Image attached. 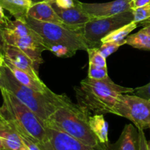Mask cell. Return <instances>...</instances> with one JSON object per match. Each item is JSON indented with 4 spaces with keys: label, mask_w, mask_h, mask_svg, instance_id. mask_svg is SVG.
Masks as SVG:
<instances>
[{
    "label": "cell",
    "mask_w": 150,
    "mask_h": 150,
    "mask_svg": "<svg viewBox=\"0 0 150 150\" xmlns=\"http://www.w3.org/2000/svg\"><path fill=\"white\" fill-rule=\"evenodd\" d=\"M78 103L95 114H112L117 98L122 94L133 93L134 89L120 86L109 76L96 80L87 76L74 88Z\"/></svg>",
    "instance_id": "obj_1"
},
{
    "label": "cell",
    "mask_w": 150,
    "mask_h": 150,
    "mask_svg": "<svg viewBox=\"0 0 150 150\" xmlns=\"http://www.w3.org/2000/svg\"><path fill=\"white\" fill-rule=\"evenodd\" d=\"M0 89L16 96L40 119L44 125L57 108L69 100L65 95L43 94L21 84L4 64L0 68Z\"/></svg>",
    "instance_id": "obj_2"
},
{
    "label": "cell",
    "mask_w": 150,
    "mask_h": 150,
    "mask_svg": "<svg viewBox=\"0 0 150 150\" xmlns=\"http://www.w3.org/2000/svg\"><path fill=\"white\" fill-rule=\"evenodd\" d=\"M89 111L69 99L57 108L46 121L45 127L59 129L86 146L102 149L100 143L89 127Z\"/></svg>",
    "instance_id": "obj_3"
},
{
    "label": "cell",
    "mask_w": 150,
    "mask_h": 150,
    "mask_svg": "<svg viewBox=\"0 0 150 150\" xmlns=\"http://www.w3.org/2000/svg\"><path fill=\"white\" fill-rule=\"evenodd\" d=\"M3 104L1 113L14 127L24 132L36 144L48 141L45 127L40 119L16 96L4 89H0Z\"/></svg>",
    "instance_id": "obj_4"
},
{
    "label": "cell",
    "mask_w": 150,
    "mask_h": 150,
    "mask_svg": "<svg viewBox=\"0 0 150 150\" xmlns=\"http://www.w3.org/2000/svg\"><path fill=\"white\" fill-rule=\"evenodd\" d=\"M6 44L18 47L34 61L36 67L43 62L42 54L47 49L42 37L28 25L26 21L10 20L2 26Z\"/></svg>",
    "instance_id": "obj_5"
},
{
    "label": "cell",
    "mask_w": 150,
    "mask_h": 150,
    "mask_svg": "<svg viewBox=\"0 0 150 150\" xmlns=\"http://www.w3.org/2000/svg\"><path fill=\"white\" fill-rule=\"evenodd\" d=\"M26 22L42 37L47 49L48 46L52 45H65L76 51L79 50L86 51L89 48L81 32L55 23L40 21L29 16L26 18Z\"/></svg>",
    "instance_id": "obj_6"
},
{
    "label": "cell",
    "mask_w": 150,
    "mask_h": 150,
    "mask_svg": "<svg viewBox=\"0 0 150 150\" xmlns=\"http://www.w3.org/2000/svg\"><path fill=\"white\" fill-rule=\"evenodd\" d=\"M132 21H133V10L110 17L92 19L84 25L82 35L89 48H99L105 37Z\"/></svg>",
    "instance_id": "obj_7"
},
{
    "label": "cell",
    "mask_w": 150,
    "mask_h": 150,
    "mask_svg": "<svg viewBox=\"0 0 150 150\" xmlns=\"http://www.w3.org/2000/svg\"><path fill=\"white\" fill-rule=\"evenodd\" d=\"M112 114L129 120L138 130L150 128V100L142 97L122 94L117 98Z\"/></svg>",
    "instance_id": "obj_8"
},
{
    "label": "cell",
    "mask_w": 150,
    "mask_h": 150,
    "mask_svg": "<svg viewBox=\"0 0 150 150\" xmlns=\"http://www.w3.org/2000/svg\"><path fill=\"white\" fill-rule=\"evenodd\" d=\"M48 141L44 144H37L41 150H103L97 149L83 144L67 133L53 127H45Z\"/></svg>",
    "instance_id": "obj_9"
},
{
    "label": "cell",
    "mask_w": 150,
    "mask_h": 150,
    "mask_svg": "<svg viewBox=\"0 0 150 150\" xmlns=\"http://www.w3.org/2000/svg\"><path fill=\"white\" fill-rule=\"evenodd\" d=\"M131 0H115L105 3H83L80 1L82 10L92 19L103 18L132 10Z\"/></svg>",
    "instance_id": "obj_10"
},
{
    "label": "cell",
    "mask_w": 150,
    "mask_h": 150,
    "mask_svg": "<svg viewBox=\"0 0 150 150\" xmlns=\"http://www.w3.org/2000/svg\"><path fill=\"white\" fill-rule=\"evenodd\" d=\"M53 8L70 29L81 32L83 26L87 22L92 20V18L86 14L80 5V1L76 0V4L70 8L64 9L58 7L53 1H48Z\"/></svg>",
    "instance_id": "obj_11"
},
{
    "label": "cell",
    "mask_w": 150,
    "mask_h": 150,
    "mask_svg": "<svg viewBox=\"0 0 150 150\" xmlns=\"http://www.w3.org/2000/svg\"><path fill=\"white\" fill-rule=\"evenodd\" d=\"M4 57L16 67L28 73L35 79L38 80L40 79L38 75V70L33 60L18 47L7 44L4 50Z\"/></svg>",
    "instance_id": "obj_12"
},
{
    "label": "cell",
    "mask_w": 150,
    "mask_h": 150,
    "mask_svg": "<svg viewBox=\"0 0 150 150\" xmlns=\"http://www.w3.org/2000/svg\"><path fill=\"white\" fill-rule=\"evenodd\" d=\"M28 16L40 21L55 23L70 29L60 18L48 1H45L32 4L28 12Z\"/></svg>",
    "instance_id": "obj_13"
},
{
    "label": "cell",
    "mask_w": 150,
    "mask_h": 150,
    "mask_svg": "<svg viewBox=\"0 0 150 150\" xmlns=\"http://www.w3.org/2000/svg\"><path fill=\"white\" fill-rule=\"evenodd\" d=\"M0 139L5 150H21L25 146L17 130L4 117L0 120Z\"/></svg>",
    "instance_id": "obj_14"
},
{
    "label": "cell",
    "mask_w": 150,
    "mask_h": 150,
    "mask_svg": "<svg viewBox=\"0 0 150 150\" xmlns=\"http://www.w3.org/2000/svg\"><path fill=\"white\" fill-rule=\"evenodd\" d=\"M3 64L7 67V68L10 70L16 80L20 82L21 84L31 88L35 91L41 92L43 94H51L52 93V91L48 88V86L40 79H35L32 76L29 75L28 73H25L23 70H20L16 66L13 65L9 60L4 57V62Z\"/></svg>",
    "instance_id": "obj_15"
},
{
    "label": "cell",
    "mask_w": 150,
    "mask_h": 150,
    "mask_svg": "<svg viewBox=\"0 0 150 150\" xmlns=\"http://www.w3.org/2000/svg\"><path fill=\"white\" fill-rule=\"evenodd\" d=\"M0 5L16 19L26 21L32 2L31 0H0Z\"/></svg>",
    "instance_id": "obj_16"
},
{
    "label": "cell",
    "mask_w": 150,
    "mask_h": 150,
    "mask_svg": "<svg viewBox=\"0 0 150 150\" xmlns=\"http://www.w3.org/2000/svg\"><path fill=\"white\" fill-rule=\"evenodd\" d=\"M117 150H139V131L133 125H126L117 143Z\"/></svg>",
    "instance_id": "obj_17"
},
{
    "label": "cell",
    "mask_w": 150,
    "mask_h": 150,
    "mask_svg": "<svg viewBox=\"0 0 150 150\" xmlns=\"http://www.w3.org/2000/svg\"><path fill=\"white\" fill-rule=\"evenodd\" d=\"M91 130L101 144L108 143V125L103 114H94L89 118Z\"/></svg>",
    "instance_id": "obj_18"
},
{
    "label": "cell",
    "mask_w": 150,
    "mask_h": 150,
    "mask_svg": "<svg viewBox=\"0 0 150 150\" xmlns=\"http://www.w3.org/2000/svg\"><path fill=\"white\" fill-rule=\"evenodd\" d=\"M127 45L143 50H150V35L141 32L128 35L126 38Z\"/></svg>",
    "instance_id": "obj_19"
},
{
    "label": "cell",
    "mask_w": 150,
    "mask_h": 150,
    "mask_svg": "<svg viewBox=\"0 0 150 150\" xmlns=\"http://www.w3.org/2000/svg\"><path fill=\"white\" fill-rule=\"evenodd\" d=\"M136 27H137V23L132 21L131 23L125 25V26L111 32L109 35H107L102 40V43L105 42H110V41L122 40L125 39L128 36L129 34L133 32Z\"/></svg>",
    "instance_id": "obj_20"
},
{
    "label": "cell",
    "mask_w": 150,
    "mask_h": 150,
    "mask_svg": "<svg viewBox=\"0 0 150 150\" xmlns=\"http://www.w3.org/2000/svg\"><path fill=\"white\" fill-rule=\"evenodd\" d=\"M126 43H127L126 38L120 41H110V42H103L100 46L99 47V50L103 56L106 59L111 54L117 51L120 46Z\"/></svg>",
    "instance_id": "obj_21"
},
{
    "label": "cell",
    "mask_w": 150,
    "mask_h": 150,
    "mask_svg": "<svg viewBox=\"0 0 150 150\" xmlns=\"http://www.w3.org/2000/svg\"><path fill=\"white\" fill-rule=\"evenodd\" d=\"M89 55V63L100 67H107L106 59L103 56L99 48H89L87 49Z\"/></svg>",
    "instance_id": "obj_22"
},
{
    "label": "cell",
    "mask_w": 150,
    "mask_h": 150,
    "mask_svg": "<svg viewBox=\"0 0 150 150\" xmlns=\"http://www.w3.org/2000/svg\"><path fill=\"white\" fill-rule=\"evenodd\" d=\"M133 21L145 23L150 21V4L133 10Z\"/></svg>",
    "instance_id": "obj_23"
},
{
    "label": "cell",
    "mask_w": 150,
    "mask_h": 150,
    "mask_svg": "<svg viewBox=\"0 0 150 150\" xmlns=\"http://www.w3.org/2000/svg\"><path fill=\"white\" fill-rule=\"evenodd\" d=\"M48 51L52 52L54 55L62 58H67L75 55L77 51L70 49L68 47L62 45H52L48 46Z\"/></svg>",
    "instance_id": "obj_24"
},
{
    "label": "cell",
    "mask_w": 150,
    "mask_h": 150,
    "mask_svg": "<svg viewBox=\"0 0 150 150\" xmlns=\"http://www.w3.org/2000/svg\"><path fill=\"white\" fill-rule=\"evenodd\" d=\"M108 70L107 67H100L93 64L89 63V71L88 77L92 79L100 80L108 77Z\"/></svg>",
    "instance_id": "obj_25"
},
{
    "label": "cell",
    "mask_w": 150,
    "mask_h": 150,
    "mask_svg": "<svg viewBox=\"0 0 150 150\" xmlns=\"http://www.w3.org/2000/svg\"><path fill=\"white\" fill-rule=\"evenodd\" d=\"M133 93L137 96L142 97V98L150 100V83L143 86H141V87L134 89Z\"/></svg>",
    "instance_id": "obj_26"
},
{
    "label": "cell",
    "mask_w": 150,
    "mask_h": 150,
    "mask_svg": "<svg viewBox=\"0 0 150 150\" xmlns=\"http://www.w3.org/2000/svg\"><path fill=\"white\" fill-rule=\"evenodd\" d=\"M139 131V150H148L147 141L143 130H138Z\"/></svg>",
    "instance_id": "obj_27"
},
{
    "label": "cell",
    "mask_w": 150,
    "mask_h": 150,
    "mask_svg": "<svg viewBox=\"0 0 150 150\" xmlns=\"http://www.w3.org/2000/svg\"><path fill=\"white\" fill-rule=\"evenodd\" d=\"M58 7L67 9L73 7L76 4V0H52Z\"/></svg>",
    "instance_id": "obj_28"
},
{
    "label": "cell",
    "mask_w": 150,
    "mask_h": 150,
    "mask_svg": "<svg viewBox=\"0 0 150 150\" xmlns=\"http://www.w3.org/2000/svg\"><path fill=\"white\" fill-rule=\"evenodd\" d=\"M149 4H150V0H131L130 7H131V10H135V9L144 7Z\"/></svg>",
    "instance_id": "obj_29"
},
{
    "label": "cell",
    "mask_w": 150,
    "mask_h": 150,
    "mask_svg": "<svg viewBox=\"0 0 150 150\" xmlns=\"http://www.w3.org/2000/svg\"><path fill=\"white\" fill-rule=\"evenodd\" d=\"M6 42L4 39V35H3V29L2 27L0 26V53L4 55V50H5L6 47Z\"/></svg>",
    "instance_id": "obj_30"
},
{
    "label": "cell",
    "mask_w": 150,
    "mask_h": 150,
    "mask_svg": "<svg viewBox=\"0 0 150 150\" xmlns=\"http://www.w3.org/2000/svg\"><path fill=\"white\" fill-rule=\"evenodd\" d=\"M4 10V9H3L2 7L0 5V26H1V27H2L3 26H4V25L7 23V21L10 20V18H7V16L4 15V10Z\"/></svg>",
    "instance_id": "obj_31"
},
{
    "label": "cell",
    "mask_w": 150,
    "mask_h": 150,
    "mask_svg": "<svg viewBox=\"0 0 150 150\" xmlns=\"http://www.w3.org/2000/svg\"><path fill=\"white\" fill-rule=\"evenodd\" d=\"M144 24V28H142V29H141L140 32L150 35V21L146 22Z\"/></svg>",
    "instance_id": "obj_32"
},
{
    "label": "cell",
    "mask_w": 150,
    "mask_h": 150,
    "mask_svg": "<svg viewBox=\"0 0 150 150\" xmlns=\"http://www.w3.org/2000/svg\"><path fill=\"white\" fill-rule=\"evenodd\" d=\"M32 2V4H36V3H39V2H42V1H45L46 0H31Z\"/></svg>",
    "instance_id": "obj_33"
},
{
    "label": "cell",
    "mask_w": 150,
    "mask_h": 150,
    "mask_svg": "<svg viewBox=\"0 0 150 150\" xmlns=\"http://www.w3.org/2000/svg\"><path fill=\"white\" fill-rule=\"evenodd\" d=\"M3 62H4V55L0 53V64H3Z\"/></svg>",
    "instance_id": "obj_34"
},
{
    "label": "cell",
    "mask_w": 150,
    "mask_h": 150,
    "mask_svg": "<svg viewBox=\"0 0 150 150\" xmlns=\"http://www.w3.org/2000/svg\"><path fill=\"white\" fill-rule=\"evenodd\" d=\"M0 150H5V149H4V146H3V144H2V143H1V139H0Z\"/></svg>",
    "instance_id": "obj_35"
},
{
    "label": "cell",
    "mask_w": 150,
    "mask_h": 150,
    "mask_svg": "<svg viewBox=\"0 0 150 150\" xmlns=\"http://www.w3.org/2000/svg\"><path fill=\"white\" fill-rule=\"evenodd\" d=\"M3 118V116H2V113H1V108L0 107V120Z\"/></svg>",
    "instance_id": "obj_36"
},
{
    "label": "cell",
    "mask_w": 150,
    "mask_h": 150,
    "mask_svg": "<svg viewBox=\"0 0 150 150\" xmlns=\"http://www.w3.org/2000/svg\"><path fill=\"white\" fill-rule=\"evenodd\" d=\"M147 146H148V150H150V141L147 142Z\"/></svg>",
    "instance_id": "obj_37"
},
{
    "label": "cell",
    "mask_w": 150,
    "mask_h": 150,
    "mask_svg": "<svg viewBox=\"0 0 150 150\" xmlns=\"http://www.w3.org/2000/svg\"><path fill=\"white\" fill-rule=\"evenodd\" d=\"M21 150H29V149H28V148L27 147H26V146H24V147H23V149H22Z\"/></svg>",
    "instance_id": "obj_38"
},
{
    "label": "cell",
    "mask_w": 150,
    "mask_h": 150,
    "mask_svg": "<svg viewBox=\"0 0 150 150\" xmlns=\"http://www.w3.org/2000/svg\"><path fill=\"white\" fill-rule=\"evenodd\" d=\"M52 1V0H46V1Z\"/></svg>",
    "instance_id": "obj_39"
},
{
    "label": "cell",
    "mask_w": 150,
    "mask_h": 150,
    "mask_svg": "<svg viewBox=\"0 0 150 150\" xmlns=\"http://www.w3.org/2000/svg\"><path fill=\"white\" fill-rule=\"evenodd\" d=\"M1 65H2V64H0V68H1Z\"/></svg>",
    "instance_id": "obj_40"
},
{
    "label": "cell",
    "mask_w": 150,
    "mask_h": 150,
    "mask_svg": "<svg viewBox=\"0 0 150 150\" xmlns=\"http://www.w3.org/2000/svg\"><path fill=\"white\" fill-rule=\"evenodd\" d=\"M103 150H105V149H103Z\"/></svg>",
    "instance_id": "obj_41"
}]
</instances>
